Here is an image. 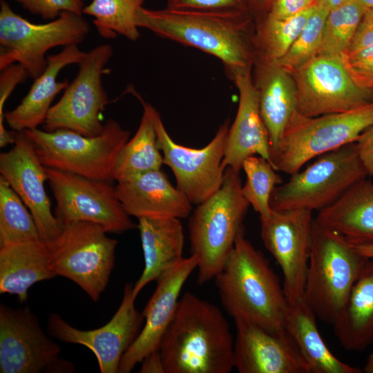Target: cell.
Returning <instances> with one entry per match:
<instances>
[{
	"instance_id": "23",
	"label": "cell",
	"mask_w": 373,
	"mask_h": 373,
	"mask_svg": "<svg viewBox=\"0 0 373 373\" xmlns=\"http://www.w3.org/2000/svg\"><path fill=\"white\" fill-rule=\"evenodd\" d=\"M254 80L259 109L267 130L271 164L275 163L285 129L297 108L296 88L291 75L276 62L256 59Z\"/></svg>"
},
{
	"instance_id": "2",
	"label": "cell",
	"mask_w": 373,
	"mask_h": 373,
	"mask_svg": "<svg viewBox=\"0 0 373 373\" xmlns=\"http://www.w3.org/2000/svg\"><path fill=\"white\" fill-rule=\"evenodd\" d=\"M234 338L215 305L186 291L162 337L158 350L165 373H229Z\"/></svg>"
},
{
	"instance_id": "41",
	"label": "cell",
	"mask_w": 373,
	"mask_h": 373,
	"mask_svg": "<svg viewBox=\"0 0 373 373\" xmlns=\"http://www.w3.org/2000/svg\"><path fill=\"white\" fill-rule=\"evenodd\" d=\"M317 0H270L267 12L276 19H286L294 16L316 3Z\"/></svg>"
},
{
	"instance_id": "38",
	"label": "cell",
	"mask_w": 373,
	"mask_h": 373,
	"mask_svg": "<svg viewBox=\"0 0 373 373\" xmlns=\"http://www.w3.org/2000/svg\"><path fill=\"white\" fill-rule=\"evenodd\" d=\"M28 73L25 68L19 64H11L1 70L0 74V146L4 147L13 144V134L6 130L3 125L5 113L3 108L6 99L9 97L15 87L26 81Z\"/></svg>"
},
{
	"instance_id": "42",
	"label": "cell",
	"mask_w": 373,
	"mask_h": 373,
	"mask_svg": "<svg viewBox=\"0 0 373 373\" xmlns=\"http://www.w3.org/2000/svg\"><path fill=\"white\" fill-rule=\"evenodd\" d=\"M373 45V8H367L353 39L344 52H353Z\"/></svg>"
},
{
	"instance_id": "46",
	"label": "cell",
	"mask_w": 373,
	"mask_h": 373,
	"mask_svg": "<svg viewBox=\"0 0 373 373\" xmlns=\"http://www.w3.org/2000/svg\"><path fill=\"white\" fill-rule=\"evenodd\" d=\"M352 247L361 256L373 260V244L352 245Z\"/></svg>"
},
{
	"instance_id": "45",
	"label": "cell",
	"mask_w": 373,
	"mask_h": 373,
	"mask_svg": "<svg viewBox=\"0 0 373 373\" xmlns=\"http://www.w3.org/2000/svg\"><path fill=\"white\" fill-rule=\"evenodd\" d=\"M270 0H249L251 13L256 12L264 16L268 8Z\"/></svg>"
},
{
	"instance_id": "13",
	"label": "cell",
	"mask_w": 373,
	"mask_h": 373,
	"mask_svg": "<svg viewBox=\"0 0 373 373\" xmlns=\"http://www.w3.org/2000/svg\"><path fill=\"white\" fill-rule=\"evenodd\" d=\"M153 118L164 164L172 171L177 188L192 204H199L222 186L226 169L222 165L229 121L225 120L213 139L201 149L176 143L171 137L154 108Z\"/></svg>"
},
{
	"instance_id": "25",
	"label": "cell",
	"mask_w": 373,
	"mask_h": 373,
	"mask_svg": "<svg viewBox=\"0 0 373 373\" xmlns=\"http://www.w3.org/2000/svg\"><path fill=\"white\" fill-rule=\"evenodd\" d=\"M314 220L352 245L373 244V182L364 178L351 186Z\"/></svg>"
},
{
	"instance_id": "43",
	"label": "cell",
	"mask_w": 373,
	"mask_h": 373,
	"mask_svg": "<svg viewBox=\"0 0 373 373\" xmlns=\"http://www.w3.org/2000/svg\"><path fill=\"white\" fill-rule=\"evenodd\" d=\"M359 157L368 175L373 176V124L356 142Z\"/></svg>"
},
{
	"instance_id": "26",
	"label": "cell",
	"mask_w": 373,
	"mask_h": 373,
	"mask_svg": "<svg viewBox=\"0 0 373 373\" xmlns=\"http://www.w3.org/2000/svg\"><path fill=\"white\" fill-rule=\"evenodd\" d=\"M137 228L144 267L133 285V294L136 298L147 284L157 280L182 260L184 243L183 226L180 218H141L138 219Z\"/></svg>"
},
{
	"instance_id": "21",
	"label": "cell",
	"mask_w": 373,
	"mask_h": 373,
	"mask_svg": "<svg viewBox=\"0 0 373 373\" xmlns=\"http://www.w3.org/2000/svg\"><path fill=\"white\" fill-rule=\"evenodd\" d=\"M251 69L240 71L231 79L238 90L239 104L229 126L222 165L239 172L243 161L251 155L261 156L271 164L269 135L260 113Z\"/></svg>"
},
{
	"instance_id": "27",
	"label": "cell",
	"mask_w": 373,
	"mask_h": 373,
	"mask_svg": "<svg viewBox=\"0 0 373 373\" xmlns=\"http://www.w3.org/2000/svg\"><path fill=\"white\" fill-rule=\"evenodd\" d=\"M55 276L45 240L0 246L1 294L17 295L19 301L23 303L34 284Z\"/></svg>"
},
{
	"instance_id": "44",
	"label": "cell",
	"mask_w": 373,
	"mask_h": 373,
	"mask_svg": "<svg viewBox=\"0 0 373 373\" xmlns=\"http://www.w3.org/2000/svg\"><path fill=\"white\" fill-rule=\"evenodd\" d=\"M139 372L165 373L163 361L158 349L149 353L143 358Z\"/></svg>"
},
{
	"instance_id": "7",
	"label": "cell",
	"mask_w": 373,
	"mask_h": 373,
	"mask_svg": "<svg viewBox=\"0 0 373 373\" xmlns=\"http://www.w3.org/2000/svg\"><path fill=\"white\" fill-rule=\"evenodd\" d=\"M89 32L82 15L63 12L48 23H34L15 12L6 0H0V70L17 63L35 79L47 66L49 50L78 46Z\"/></svg>"
},
{
	"instance_id": "29",
	"label": "cell",
	"mask_w": 373,
	"mask_h": 373,
	"mask_svg": "<svg viewBox=\"0 0 373 373\" xmlns=\"http://www.w3.org/2000/svg\"><path fill=\"white\" fill-rule=\"evenodd\" d=\"M316 316L302 300L289 305L285 329L309 364L312 373H361L363 371L336 358L318 329Z\"/></svg>"
},
{
	"instance_id": "15",
	"label": "cell",
	"mask_w": 373,
	"mask_h": 373,
	"mask_svg": "<svg viewBox=\"0 0 373 373\" xmlns=\"http://www.w3.org/2000/svg\"><path fill=\"white\" fill-rule=\"evenodd\" d=\"M290 74L296 111L304 116L344 112L373 101V93L354 83L338 57L317 55Z\"/></svg>"
},
{
	"instance_id": "24",
	"label": "cell",
	"mask_w": 373,
	"mask_h": 373,
	"mask_svg": "<svg viewBox=\"0 0 373 373\" xmlns=\"http://www.w3.org/2000/svg\"><path fill=\"white\" fill-rule=\"evenodd\" d=\"M85 53L73 45L47 56L45 70L35 79L27 95L16 108L5 113L6 123L12 131L35 129L44 124L53 99L69 84L67 79L57 80L60 71L68 65L78 64Z\"/></svg>"
},
{
	"instance_id": "48",
	"label": "cell",
	"mask_w": 373,
	"mask_h": 373,
	"mask_svg": "<svg viewBox=\"0 0 373 373\" xmlns=\"http://www.w3.org/2000/svg\"><path fill=\"white\" fill-rule=\"evenodd\" d=\"M363 372L365 373H373V352L367 358Z\"/></svg>"
},
{
	"instance_id": "5",
	"label": "cell",
	"mask_w": 373,
	"mask_h": 373,
	"mask_svg": "<svg viewBox=\"0 0 373 373\" xmlns=\"http://www.w3.org/2000/svg\"><path fill=\"white\" fill-rule=\"evenodd\" d=\"M367 260L314 220L303 300L317 318L334 323Z\"/></svg>"
},
{
	"instance_id": "47",
	"label": "cell",
	"mask_w": 373,
	"mask_h": 373,
	"mask_svg": "<svg viewBox=\"0 0 373 373\" xmlns=\"http://www.w3.org/2000/svg\"><path fill=\"white\" fill-rule=\"evenodd\" d=\"M349 0H317V3L329 12L336 9Z\"/></svg>"
},
{
	"instance_id": "3",
	"label": "cell",
	"mask_w": 373,
	"mask_h": 373,
	"mask_svg": "<svg viewBox=\"0 0 373 373\" xmlns=\"http://www.w3.org/2000/svg\"><path fill=\"white\" fill-rule=\"evenodd\" d=\"M214 280L222 305L233 319L273 332L286 331L289 303L283 287L267 259L243 231Z\"/></svg>"
},
{
	"instance_id": "39",
	"label": "cell",
	"mask_w": 373,
	"mask_h": 373,
	"mask_svg": "<svg viewBox=\"0 0 373 373\" xmlns=\"http://www.w3.org/2000/svg\"><path fill=\"white\" fill-rule=\"evenodd\" d=\"M30 14L49 21L58 18L63 12L82 15L84 0H14Z\"/></svg>"
},
{
	"instance_id": "40",
	"label": "cell",
	"mask_w": 373,
	"mask_h": 373,
	"mask_svg": "<svg viewBox=\"0 0 373 373\" xmlns=\"http://www.w3.org/2000/svg\"><path fill=\"white\" fill-rule=\"evenodd\" d=\"M166 8L251 13L249 0H166Z\"/></svg>"
},
{
	"instance_id": "6",
	"label": "cell",
	"mask_w": 373,
	"mask_h": 373,
	"mask_svg": "<svg viewBox=\"0 0 373 373\" xmlns=\"http://www.w3.org/2000/svg\"><path fill=\"white\" fill-rule=\"evenodd\" d=\"M22 132L44 166L108 182L114 180L117 157L131 135L113 119L104 123L100 135L93 137L66 129L48 132L37 128Z\"/></svg>"
},
{
	"instance_id": "4",
	"label": "cell",
	"mask_w": 373,
	"mask_h": 373,
	"mask_svg": "<svg viewBox=\"0 0 373 373\" xmlns=\"http://www.w3.org/2000/svg\"><path fill=\"white\" fill-rule=\"evenodd\" d=\"M239 173L226 168L220 188L198 204L189 216L191 251L198 260V284L214 279L243 231L242 222L249 204L242 193Z\"/></svg>"
},
{
	"instance_id": "33",
	"label": "cell",
	"mask_w": 373,
	"mask_h": 373,
	"mask_svg": "<svg viewBox=\"0 0 373 373\" xmlns=\"http://www.w3.org/2000/svg\"><path fill=\"white\" fill-rule=\"evenodd\" d=\"M0 175V246L43 240L32 213Z\"/></svg>"
},
{
	"instance_id": "28",
	"label": "cell",
	"mask_w": 373,
	"mask_h": 373,
	"mask_svg": "<svg viewBox=\"0 0 373 373\" xmlns=\"http://www.w3.org/2000/svg\"><path fill=\"white\" fill-rule=\"evenodd\" d=\"M332 325L346 350L362 351L373 343V260L366 262Z\"/></svg>"
},
{
	"instance_id": "11",
	"label": "cell",
	"mask_w": 373,
	"mask_h": 373,
	"mask_svg": "<svg viewBox=\"0 0 373 373\" xmlns=\"http://www.w3.org/2000/svg\"><path fill=\"white\" fill-rule=\"evenodd\" d=\"M113 55V47L107 44L86 52L77 64L76 77L64 90L59 100L50 107L42 124L43 130L66 129L88 137L102 133L104 124L100 115L109 102L102 76Z\"/></svg>"
},
{
	"instance_id": "31",
	"label": "cell",
	"mask_w": 373,
	"mask_h": 373,
	"mask_svg": "<svg viewBox=\"0 0 373 373\" xmlns=\"http://www.w3.org/2000/svg\"><path fill=\"white\" fill-rule=\"evenodd\" d=\"M316 4L286 19L262 16L255 36L256 59L272 62L280 59L298 38Z\"/></svg>"
},
{
	"instance_id": "17",
	"label": "cell",
	"mask_w": 373,
	"mask_h": 373,
	"mask_svg": "<svg viewBox=\"0 0 373 373\" xmlns=\"http://www.w3.org/2000/svg\"><path fill=\"white\" fill-rule=\"evenodd\" d=\"M133 288V284H126L121 304L106 325L82 330L68 323L59 314H52L48 319L50 334L61 341L88 348L95 356L102 373L118 372L121 359L138 336L144 320L135 308Z\"/></svg>"
},
{
	"instance_id": "34",
	"label": "cell",
	"mask_w": 373,
	"mask_h": 373,
	"mask_svg": "<svg viewBox=\"0 0 373 373\" xmlns=\"http://www.w3.org/2000/svg\"><path fill=\"white\" fill-rule=\"evenodd\" d=\"M366 9L358 1L349 0L329 11L317 55L339 57L350 46Z\"/></svg>"
},
{
	"instance_id": "1",
	"label": "cell",
	"mask_w": 373,
	"mask_h": 373,
	"mask_svg": "<svg viewBox=\"0 0 373 373\" xmlns=\"http://www.w3.org/2000/svg\"><path fill=\"white\" fill-rule=\"evenodd\" d=\"M251 15L236 11L141 7L135 21L139 28L216 57L231 79L237 73L252 68L256 60L255 37L249 33Z\"/></svg>"
},
{
	"instance_id": "9",
	"label": "cell",
	"mask_w": 373,
	"mask_h": 373,
	"mask_svg": "<svg viewBox=\"0 0 373 373\" xmlns=\"http://www.w3.org/2000/svg\"><path fill=\"white\" fill-rule=\"evenodd\" d=\"M373 124V101L358 108L316 117L296 111L280 140L276 171L291 175L312 159L356 142Z\"/></svg>"
},
{
	"instance_id": "8",
	"label": "cell",
	"mask_w": 373,
	"mask_h": 373,
	"mask_svg": "<svg viewBox=\"0 0 373 373\" xmlns=\"http://www.w3.org/2000/svg\"><path fill=\"white\" fill-rule=\"evenodd\" d=\"M367 173L353 142L318 157L303 171L278 185L271 196L274 211H320L334 202Z\"/></svg>"
},
{
	"instance_id": "16",
	"label": "cell",
	"mask_w": 373,
	"mask_h": 373,
	"mask_svg": "<svg viewBox=\"0 0 373 373\" xmlns=\"http://www.w3.org/2000/svg\"><path fill=\"white\" fill-rule=\"evenodd\" d=\"M312 212L272 210L267 218H260L262 242L282 270L289 305L303 300L314 220Z\"/></svg>"
},
{
	"instance_id": "18",
	"label": "cell",
	"mask_w": 373,
	"mask_h": 373,
	"mask_svg": "<svg viewBox=\"0 0 373 373\" xmlns=\"http://www.w3.org/2000/svg\"><path fill=\"white\" fill-rule=\"evenodd\" d=\"M13 147L0 154V173L30 210L46 242L55 239L61 224L51 211L44 188L46 166L41 162L32 143L23 132L12 131Z\"/></svg>"
},
{
	"instance_id": "20",
	"label": "cell",
	"mask_w": 373,
	"mask_h": 373,
	"mask_svg": "<svg viewBox=\"0 0 373 373\" xmlns=\"http://www.w3.org/2000/svg\"><path fill=\"white\" fill-rule=\"evenodd\" d=\"M193 255L183 258L157 279V287L142 312L144 324L134 343L123 355L119 373H129L149 353L158 349L162 336L171 323L184 284L197 269Z\"/></svg>"
},
{
	"instance_id": "12",
	"label": "cell",
	"mask_w": 373,
	"mask_h": 373,
	"mask_svg": "<svg viewBox=\"0 0 373 373\" xmlns=\"http://www.w3.org/2000/svg\"><path fill=\"white\" fill-rule=\"evenodd\" d=\"M46 171L56 201L55 215L61 224L89 222L115 233L135 228L111 182L48 167Z\"/></svg>"
},
{
	"instance_id": "14",
	"label": "cell",
	"mask_w": 373,
	"mask_h": 373,
	"mask_svg": "<svg viewBox=\"0 0 373 373\" xmlns=\"http://www.w3.org/2000/svg\"><path fill=\"white\" fill-rule=\"evenodd\" d=\"M60 346L43 331L28 309L0 305V372H73V365L59 357Z\"/></svg>"
},
{
	"instance_id": "32",
	"label": "cell",
	"mask_w": 373,
	"mask_h": 373,
	"mask_svg": "<svg viewBox=\"0 0 373 373\" xmlns=\"http://www.w3.org/2000/svg\"><path fill=\"white\" fill-rule=\"evenodd\" d=\"M145 1L92 0L83 13L94 17L93 25L102 37L113 39L120 35L136 41L140 36L136 14Z\"/></svg>"
},
{
	"instance_id": "30",
	"label": "cell",
	"mask_w": 373,
	"mask_h": 373,
	"mask_svg": "<svg viewBox=\"0 0 373 373\" xmlns=\"http://www.w3.org/2000/svg\"><path fill=\"white\" fill-rule=\"evenodd\" d=\"M128 91L139 99L144 111L135 134L124 144L117 157L113 174V180L117 182L161 169L164 164L153 118L154 107L134 89L129 88Z\"/></svg>"
},
{
	"instance_id": "10",
	"label": "cell",
	"mask_w": 373,
	"mask_h": 373,
	"mask_svg": "<svg viewBox=\"0 0 373 373\" xmlns=\"http://www.w3.org/2000/svg\"><path fill=\"white\" fill-rule=\"evenodd\" d=\"M61 225L59 235L46 242L51 269L97 301L114 267L117 241L95 223L76 221Z\"/></svg>"
},
{
	"instance_id": "37",
	"label": "cell",
	"mask_w": 373,
	"mask_h": 373,
	"mask_svg": "<svg viewBox=\"0 0 373 373\" xmlns=\"http://www.w3.org/2000/svg\"><path fill=\"white\" fill-rule=\"evenodd\" d=\"M339 58L354 83L373 93V45L343 52Z\"/></svg>"
},
{
	"instance_id": "36",
	"label": "cell",
	"mask_w": 373,
	"mask_h": 373,
	"mask_svg": "<svg viewBox=\"0 0 373 373\" xmlns=\"http://www.w3.org/2000/svg\"><path fill=\"white\" fill-rule=\"evenodd\" d=\"M329 11L317 2L298 38L276 63L291 73L318 54Z\"/></svg>"
},
{
	"instance_id": "49",
	"label": "cell",
	"mask_w": 373,
	"mask_h": 373,
	"mask_svg": "<svg viewBox=\"0 0 373 373\" xmlns=\"http://www.w3.org/2000/svg\"><path fill=\"white\" fill-rule=\"evenodd\" d=\"M366 8H373V0H357Z\"/></svg>"
},
{
	"instance_id": "35",
	"label": "cell",
	"mask_w": 373,
	"mask_h": 373,
	"mask_svg": "<svg viewBox=\"0 0 373 373\" xmlns=\"http://www.w3.org/2000/svg\"><path fill=\"white\" fill-rule=\"evenodd\" d=\"M242 169L246 175L242 193L260 218H267L272 209L270 199L273 191L282 183V178L272 164L259 155H251L242 162Z\"/></svg>"
},
{
	"instance_id": "22",
	"label": "cell",
	"mask_w": 373,
	"mask_h": 373,
	"mask_svg": "<svg viewBox=\"0 0 373 373\" xmlns=\"http://www.w3.org/2000/svg\"><path fill=\"white\" fill-rule=\"evenodd\" d=\"M116 193L130 216L148 218H185L192 204L169 180L161 169L117 182Z\"/></svg>"
},
{
	"instance_id": "19",
	"label": "cell",
	"mask_w": 373,
	"mask_h": 373,
	"mask_svg": "<svg viewBox=\"0 0 373 373\" xmlns=\"http://www.w3.org/2000/svg\"><path fill=\"white\" fill-rule=\"evenodd\" d=\"M234 368L240 373H312L287 331L270 332L234 319Z\"/></svg>"
}]
</instances>
